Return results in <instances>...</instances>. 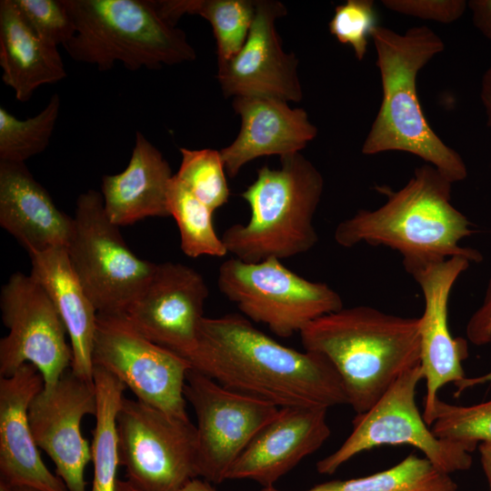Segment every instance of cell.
Returning <instances> with one entry per match:
<instances>
[{
  "instance_id": "obj_9",
  "label": "cell",
  "mask_w": 491,
  "mask_h": 491,
  "mask_svg": "<svg viewBox=\"0 0 491 491\" xmlns=\"http://www.w3.org/2000/svg\"><path fill=\"white\" fill-rule=\"evenodd\" d=\"M217 285L247 319L281 337L344 307L341 296L327 284L306 279L276 258L246 263L233 256L221 264Z\"/></svg>"
},
{
  "instance_id": "obj_31",
  "label": "cell",
  "mask_w": 491,
  "mask_h": 491,
  "mask_svg": "<svg viewBox=\"0 0 491 491\" xmlns=\"http://www.w3.org/2000/svg\"><path fill=\"white\" fill-rule=\"evenodd\" d=\"M432 432L442 439L478 443L491 441V399L472 406L436 403Z\"/></svg>"
},
{
  "instance_id": "obj_39",
  "label": "cell",
  "mask_w": 491,
  "mask_h": 491,
  "mask_svg": "<svg viewBox=\"0 0 491 491\" xmlns=\"http://www.w3.org/2000/svg\"><path fill=\"white\" fill-rule=\"evenodd\" d=\"M182 491H216L209 482L204 479L194 478L186 484Z\"/></svg>"
},
{
  "instance_id": "obj_18",
  "label": "cell",
  "mask_w": 491,
  "mask_h": 491,
  "mask_svg": "<svg viewBox=\"0 0 491 491\" xmlns=\"http://www.w3.org/2000/svg\"><path fill=\"white\" fill-rule=\"evenodd\" d=\"M327 408L292 406L276 416L252 439L233 464L226 480L249 479L271 487L330 436Z\"/></svg>"
},
{
  "instance_id": "obj_25",
  "label": "cell",
  "mask_w": 491,
  "mask_h": 491,
  "mask_svg": "<svg viewBox=\"0 0 491 491\" xmlns=\"http://www.w3.org/2000/svg\"><path fill=\"white\" fill-rule=\"evenodd\" d=\"M155 4L174 25L186 14L207 20L216 43L217 65L241 49L256 13V0H156Z\"/></svg>"
},
{
  "instance_id": "obj_7",
  "label": "cell",
  "mask_w": 491,
  "mask_h": 491,
  "mask_svg": "<svg viewBox=\"0 0 491 491\" xmlns=\"http://www.w3.org/2000/svg\"><path fill=\"white\" fill-rule=\"evenodd\" d=\"M65 247L97 314H124L149 282L156 264L138 257L107 217L102 194L88 190L75 203Z\"/></svg>"
},
{
  "instance_id": "obj_4",
  "label": "cell",
  "mask_w": 491,
  "mask_h": 491,
  "mask_svg": "<svg viewBox=\"0 0 491 491\" xmlns=\"http://www.w3.org/2000/svg\"><path fill=\"white\" fill-rule=\"evenodd\" d=\"M380 72L382 101L362 153L388 151L412 154L436 168L452 183L465 180L466 165L428 124L416 90L419 71L445 45L427 26H414L403 34L377 25L372 35Z\"/></svg>"
},
{
  "instance_id": "obj_40",
  "label": "cell",
  "mask_w": 491,
  "mask_h": 491,
  "mask_svg": "<svg viewBox=\"0 0 491 491\" xmlns=\"http://www.w3.org/2000/svg\"><path fill=\"white\" fill-rule=\"evenodd\" d=\"M0 491H41L27 486H15L0 483Z\"/></svg>"
},
{
  "instance_id": "obj_8",
  "label": "cell",
  "mask_w": 491,
  "mask_h": 491,
  "mask_svg": "<svg viewBox=\"0 0 491 491\" xmlns=\"http://www.w3.org/2000/svg\"><path fill=\"white\" fill-rule=\"evenodd\" d=\"M422 379L419 364L403 373L370 409L356 415L352 432L335 452L316 463L317 472L332 475L359 453L387 445L414 446L445 474L469 469L477 445L442 439L432 432L416 401Z\"/></svg>"
},
{
  "instance_id": "obj_16",
  "label": "cell",
  "mask_w": 491,
  "mask_h": 491,
  "mask_svg": "<svg viewBox=\"0 0 491 491\" xmlns=\"http://www.w3.org/2000/svg\"><path fill=\"white\" fill-rule=\"evenodd\" d=\"M286 14L279 1L256 0L255 17L243 46L231 59L217 65L216 78L225 97L303 99L298 59L284 51L276 26Z\"/></svg>"
},
{
  "instance_id": "obj_35",
  "label": "cell",
  "mask_w": 491,
  "mask_h": 491,
  "mask_svg": "<svg viewBox=\"0 0 491 491\" xmlns=\"http://www.w3.org/2000/svg\"><path fill=\"white\" fill-rule=\"evenodd\" d=\"M466 334L467 339L476 346H484L491 342V276L488 280L482 305L469 318ZM491 382V371L476 377H466L456 384L455 396H458L464 390L477 385Z\"/></svg>"
},
{
  "instance_id": "obj_3",
  "label": "cell",
  "mask_w": 491,
  "mask_h": 491,
  "mask_svg": "<svg viewBox=\"0 0 491 491\" xmlns=\"http://www.w3.org/2000/svg\"><path fill=\"white\" fill-rule=\"evenodd\" d=\"M306 351L324 356L356 415L370 409L406 370L420 364V318L368 306L342 307L299 333Z\"/></svg>"
},
{
  "instance_id": "obj_6",
  "label": "cell",
  "mask_w": 491,
  "mask_h": 491,
  "mask_svg": "<svg viewBox=\"0 0 491 491\" xmlns=\"http://www.w3.org/2000/svg\"><path fill=\"white\" fill-rule=\"evenodd\" d=\"M75 34L64 48L75 61L101 71L116 62L132 71L195 61L185 33L155 0H65Z\"/></svg>"
},
{
  "instance_id": "obj_14",
  "label": "cell",
  "mask_w": 491,
  "mask_h": 491,
  "mask_svg": "<svg viewBox=\"0 0 491 491\" xmlns=\"http://www.w3.org/2000/svg\"><path fill=\"white\" fill-rule=\"evenodd\" d=\"M95 413L94 381L82 378L71 368L52 389L37 394L29 406L34 440L54 462L55 475L68 491H86L85 470L92 461V453L81 433V421Z\"/></svg>"
},
{
  "instance_id": "obj_30",
  "label": "cell",
  "mask_w": 491,
  "mask_h": 491,
  "mask_svg": "<svg viewBox=\"0 0 491 491\" xmlns=\"http://www.w3.org/2000/svg\"><path fill=\"white\" fill-rule=\"evenodd\" d=\"M179 151L182 160L176 178L214 212L223 206L230 190L220 150L181 147Z\"/></svg>"
},
{
  "instance_id": "obj_41",
  "label": "cell",
  "mask_w": 491,
  "mask_h": 491,
  "mask_svg": "<svg viewBox=\"0 0 491 491\" xmlns=\"http://www.w3.org/2000/svg\"><path fill=\"white\" fill-rule=\"evenodd\" d=\"M116 491H139L127 480H118Z\"/></svg>"
},
{
  "instance_id": "obj_28",
  "label": "cell",
  "mask_w": 491,
  "mask_h": 491,
  "mask_svg": "<svg viewBox=\"0 0 491 491\" xmlns=\"http://www.w3.org/2000/svg\"><path fill=\"white\" fill-rule=\"evenodd\" d=\"M167 205L180 234L181 249L190 257H222L228 252L215 232L213 213L174 175L167 186Z\"/></svg>"
},
{
  "instance_id": "obj_10",
  "label": "cell",
  "mask_w": 491,
  "mask_h": 491,
  "mask_svg": "<svg viewBox=\"0 0 491 491\" xmlns=\"http://www.w3.org/2000/svg\"><path fill=\"white\" fill-rule=\"evenodd\" d=\"M119 466L139 491H182L196 471V427L124 397L116 417Z\"/></svg>"
},
{
  "instance_id": "obj_22",
  "label": "cell",
  "mask_w": 491,
  "mask_h": 491,
  "mask_svg": "<svg viewBox=\"0 0 491 491\" xmlns=\"http://www.w3.org/2000/svg\"><path fill=\"white\" fill-rule=\"evenodd\" d=\"M173 175L162 153L136 132L125 169L102 178L101 194L108 219L122 226L146 217L170 216L166 193Z\"/></svg>"
},
{
  "instance_id": "obj_1",
  "label": "cell",
  "mask_w": 491,
  "mask_h": 491,
  "mask_svg": "<svg viewBox=\"0 0 491 491\" xmlns=\"http://www.w3.org/2000/svg\"><path fill=\"white\" fill-rule=\"evenodd\" d=\"M192 369L279 408L347 405L341 379L322 355L283 346L238 314L203 317Z\"/></svg>"
},
{
  "instance_id": "obj_29",
  "label": "cell",
  "mask_w": 491,
  "mask_h": 491,
  "mask_svg": "<svg viewBox=\"0 0 491 491\" xmlns=\"http://www.w3.org/2000/svg\"><path fill=\"white\" fill-rule=\"evenodd\" d=\"M60 108L54 94L45 108L33 117L21 120L0 107V161L25 163L49 145Z\"/></svg>"
},
{
  "instance_id": "obj_2",
  "label": "cell",
  "mask_w": 491,
  "mask_h": 491,
  "mask_svg": "<svg viewBox=\"0 0 491 491\" xmlns=\"http://www.w3.org/2000/svg\"><path fill=\"white\" fill-rule=\"evenodd\" d=\"M452 184L424 164L399 190L381 187L387 197L385 204L360 209L340 222L334 239L346 248L364 243L396 250L411 276L454 256L478 263L483 259L478 250L460 246L473 230L467 217L452 205Z\"/></svg>"
},
{
  "instance_id": "obj_36",
  "label": "cell",
  "mask_w": 491,
  "mask_h": 491,
  "mask_svg": "<svg viewBox=\"0 0 491 491\" xmlns=\"http://www.w3.org/2000/svg\"><path fill=\"white\" fill-rule=\"evenodd\" d=\"M467 6L475 27L491 40V0H471Z\"/></svg>"
},
{
  "instance_id": "obj_11",
  "label": "cell",
  "mask_w": 491,
  "mask_h": 491,
  "mask_svg": "<svg viewBox=\"0 0 491 491\" xmlns=\"http://www.w3.org/2000/svg\"><path fill=\"white\" fill-rule=\"evenodd\" d=\"M92 361L130 388L137 400L189 419L184 394L189 361L147 339L125 314H97Z\"/></svg>"
},
{
  "instance_id": "obj_17",
  "label": "cell",
  "mask_w": 491,
  "mask_h": 491,
  "mask_svg": "<svg viewBox=\"0 0 491 491\" xmlns=\"http://www.w3.org/2000/svg\"><path fill=\"white\" fill-rule=\"evenodd\" d=\"M471 261L454 256L429 266L412 276L423 293L425 307L420 318V367L426 381L423 417L431 426L439 389L466 378L462 366L468 356L467 342L453 337L448 325L450 294Z\"/></svg>"
},
{
  "instance_id": "obj_5",
  "label": "cell",
  "mask_w": 491,
  "mask_h": 491,
  "mask_svg": "<svg viewBox=\"0 0 491 491\" xmlns=\"http://www.w3.org/2000/svg\"><path fill=\"white\" fill-rule=\"evenodd\" d=\"M279 168L264 165L241 196L250 207L246 224L222 235L234 257L246 263L290 258L318 241L314 217L324 191L319 170L301 153L280 157Z\"/></svg>"
},
{
  "instance_id": "obj_21",
  "label": "cell",
  "mask_w": 491,
  "mask_h": 491,
  "mask_svg": "<svg viewBox=\"0 0 491 491\" xmlns=\"http://www.w3.org/2000/svg\"><path fill=\"white\" fill-rule=\"evenodd\" d=\"M0 225L30 255L66 247L74 218L55 205L25 163L0 161Z\"/></svg>"
},
{
  "instance_id": "obj_23",
  "label": "cell",
  "mask_w": 491,
  "mask_h": 491,
  "mask_svg": "<svg viewBox=\"0 0 491 491\" xmlns=\"http://www.w3.org/2000/svg\"><path fill=\"white\" fill-rule=\"evenodd\" d=\"M29 256L31 276L49 296L69 335L71 369L82 378L94 381L92 352L97 311L76 276L65 247Z\"/></svg>"
},
{
  "instance_id": "obj_37",
  "label": "cell",
  "mask_w": 491,
  "mask_h": 491,
  "mask_svg": "<svg viewBox=\"0 0 491 491\" xmlns=\"http://www.w3.org/2000/svg\"><path fill=\"white\" fill-rule=\"evenodd\" d=\"M480 99L485 109L486 124L491 128V66L483 75L480 87Z\"/></svg>"
},
{
  "instance_id": "obj_32",
  "label": "cell",
  "mask_w": 491,
  "mask_h": 491,
  "mask_svg": "<svg viewBox=\"0 0 491 491\" xmlns=\"http://www.w3.org/2000/svg\"><path fill=\"white\" fill-rule=\"evenodd\" d=\"M377 13L372 0H347L335 8L328 27L339 43L348 45L357 60L366 54L368 40L377 25Z\"/></svg>"
},
{
  "instance_id": "obj_13",
  "label": "cell",
  "mask_w": 491,
  "mask_h": 491,
  "mask_svg": "<svg viewBox=\"0 0 491 491\" xmlns=\"http://www.w3.org/2000/svg\"><path fill=\"white\" fill-rule=\"evenodd\" d=\"M184 394L197 420V475L209 483L226 480L238 456L280 409L230 390L192 368L186 375Z\"/></svg>"
},
{
  "instance_id": "obj_33",
  "label": "cell",
  "mask_w": 491,
  "mask_h": 491,
  "mask_svg": "<svg viewBox=\"0 0 491 491\" xmlns=\"http://www.w3.org/2000/svg\"><path fill=\"white\" fill-rule=\"evenodd\" d=\"M31 30L45 42L63 46L75 34L65 0H13Z\"/></svg>"
},
{
  "instance_id": "obj_38",
  "label": "cell",
  "mask_w": 491,
  "mask_h": 491,
  "mask_svg": "<svg viewBox=\"0 0 491 491\" xmlns=\"http://www.w3.org/2000/svg\"><path fill=\"white\" fill-rule=\"evenodd\" d=\"M477 446L482 467L491 490V441L480 442Z\"/></svg>"
},
{
  "instance_id": "obj_20",
  "label": "cell",
  "mask_w": 491,
  "mask_h": 491,
  "mask_svg": "<svg viewBox=\"0 0 491 491\" xmlns=\"http://www.w3.org/2000/svg\"><path fill=\"white\" fill-rule=\"evenodd\" d=\"M232 105L241 117V128L235 139L220 149L226 174L232 178L258 157L300 153L317 135V128L306 111L292 108L288 102L265 96H236Z\"/></svg>"
},
{
  "instance_id": "obj_24",
  "label": "cell",
  "mask_w": 491,
  "mask_h": 491,
  "mask_svg": "<svg viewBox=\"0 0 491 491\" xmlns=\"http://www.w3.org/2000/svg\"><path fill=\"white\" fill-rule=\"evenodd\" d=\"M0 65L3 82L20 102L28 101L41 85L66 77L57 46L31 30L13 0L0 1Z\"/></svg>"
},
{
  "instance_id": "obj_27",
  "label": "cell",
  "mask_w": 491,
  "mask_h": 491,
  "mask_svg": "<svg viewBox=\"0 0 491 491\" xmlns=\"http://www.w3.org/2000/svg\"><path fill=\"white\" fill-rule=\"evenodd\" d=\"M260 491H284L263 487ZM302 491H457L450 475L415 454L386 470L356 478L332 480Z\"/></svg>"
},
{
  "instance_id": "obj_12",
  "label": "cell",
  "mask_w": 491,
  "mask_h": 491,
  "mask_svg": "<svg viewBox=\"0 0 491 491\" xmlns=\"http://www.w3.org/2000/svg\"><path fill=\"white\" fill-rule=\"evenodd\" d=\"M2 320L9 332L0 340V376H12L26 363L52 389L72 366L65 326L49 296L31 275L13 274L0 294Z\"/></svg>"
},
{
  "instance_id": "obj_34",
  "label": "cell",
  "mask_w": 491,
  "mask_h": 491,
  "mask_svg": "<svg viewBox=\"0 0 491 491\" xmlns=\"http://www.w3.org/2000/svg\"><path fill=\"white\" fill-rule=\"evenodd\" d=\"M382 4L401 15L443 24L458 20L468 8L464 0H384Z\"/></svg>"
},
{
  "instance_id": "obj_19",
  "label": "cell",
  "mask_w": 491,
  "mask_h": 491,
  "mask_svg": "<svg viewBox=\"0 0 491 491\" xmlns=\"http://www.w3.org/2000/svg\"><path fill=\"white\" fill-rule=\"evenodd\" d=\"M44 386L42 374L30 363L0 378V483L68 491L43 462L29 425V406Z\"/></svg>"
},
{
  "instance_id": "obj_15",
  "label": "cell",
  "mask_w": 491,
  "mask_h": 491,
  "mask_svg": "<svg viewBox=\"0 0 491 491\" xmlns=\"http://www.w3.org/2000/svg\"><path fill=\"white\" fill-rule=\"evenodd\" d=\"M209 289L195 269L156 264L145 289L124 313L150 341L185 359L195 350Z\"/></svg>"
},
{
  "instance_id": "obj_26",
  "label": "cell",
  "mask_w": 491,
  "mask_h": 491,
  "mask_svg": "<svg viewBox=\"0 0 491 491\" xmlns=\"http://www.w3.org/2000/svg\"><path fill=\"white\" fill-rule=\"evenodd\" d=\"M95 426L91 444L94 478L91 491H116L119 466L116 417L126 386L108 371L94 366Z\"/></svg>"
}]
</instances>
